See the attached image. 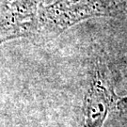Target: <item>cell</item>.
<instances>
[{
    "label": "cell",
    "mask_w": 127,
    "mask_h": 127,
    "mask_svg": "<svg viewBox=\"0 0 127 127\" xmlns=\"http://www.w3.org/2000/svg\"><path fill=\"white\" fill-rule=\"evenodd\" d=\"M41 0H0V42L30 37L41 9Z\"/></svg>",
    "instance_id": "2"
},
{
    "label": "cell",
    "mask_w": 127,
    "mask_h": 127,
    "mask_svg": "<svg viewBox=\"0 0 127 127\" xmlns=\"http://www.w3.org/2000/svg\"><path fill=\"white\" fill-rule=\"evenodd\" d=\"M117 101L113 86L103 73L96 72L83 100L81 127H103Z\"/></svg>",
    "instance_id": "3"
},
{
    "label": "cell",
    "mask_w": 127,
    "mask_h": 127,
    "mask_svg": "<svg viewBox=\"0 0 127 127\" xmlns=\"http://www.w3.org/2000/svg\"><path fill=\"white\" fill-rule=\"evenodd\" d=\"M116 108L119 110V112L121 114L127 113V96L122 99H119L116 103Z\"/></svg>",
    "instance_id": "4"
},
{
    "label": "cell",
    "mask_w": 127,
    "mask_h": 127,
    "mask_svg": "<svg viewBox=\"0 0 127 127\" xmlns=\"http://www.w3.org/2000/svg\"><path fill=\"white\" fill-rule=\"evenodd\" d=\"M120 6L118 0H59L41 8L30 38L44 42L84 20L114 15Z\"/></svg>",
    "instance_id": "1"
}]
</instances>
